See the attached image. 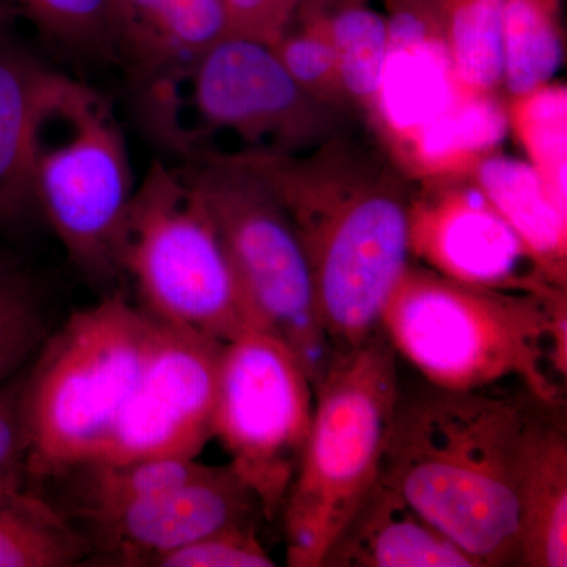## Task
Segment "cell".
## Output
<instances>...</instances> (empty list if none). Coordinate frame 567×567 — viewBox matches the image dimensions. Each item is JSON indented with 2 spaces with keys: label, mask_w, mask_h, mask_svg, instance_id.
I'll use <instances>...</instances> for the list:
<instances>
[{
  "label": "cell",
  "mask_w": 567,
  "mask_h": 567,
  "mask_svg": "<svg viewBox=\"0 0 567 567\" xmlns=\"http://www.w3.org/2000/svg\"><path fill=\"white\" fill-rule=\"evenodd\" d=\"M262 175L303 248L317 311L334 353L380 330L410 264L412 194L398 167L341 136L308 153H238Z\"/></svg>",
  "instance_id": "6da1fadb"
},
{
  "label": "cell",
  "mask_w": 567,
  "mask_h": 567,
  "mask_svg": "<svg viewBox=\"0 0 567 567\" xmlns=\"http://www.w3.org/2000/svg\"><path fill=\"white\" fill-rule=\"evenodd\" d=\"M539 401L495 386L399 398L380 477L480 567L517 566L518 483Z\"/></svg>",
  "instance_id": "7a4b0ae2"
},
{
  "label": "cell",
  "mask_w": 567,
  "mask_h": 567,
  "mask_svg": "<svg viewBox=\"0 0 567 567\" xmlns=\"http://www.w3.org/2000/svg\"><path fill=\"white\" fill-rule=\"evenodd\" d=\"M380 330L431 386L475 391L517 379L544 402H565L566 290L470 286L409 264Z\"/></svg>",
  "instance_id": "3957f363"
},
{
  "label": "cell",
  "mask_w": 567,
  "mask_h": 567,
  "mask_svg": "<svg viewBox=\"0 0 567 567\" xmlns=\"http://www.w3.org/2000/svg\"><path fill=\"white\" fill-rule=\"evenodd\" d=\"M399 398L398 353L382 330L334 353L316 383L311 427L284 502L290 567H322L379 480Z\"/></svg>",
  "instance_id": "277c9868"
},
{
  "label": "cell",
  "mask_w": 567,
  "mask_h": 567,
  "mask_svg": "<svg viewBox=\"0 0 567 567\" xmlns=\"http://www.w3.org/2000/svg\"><path fill=\"white\" fill-rule=\"evenodd\" d=\"M156 324L114 293L47 336L24 382L32 488L96 456L147 363Z\"/></svg>",
  "instance_id": "5b68a950"
},
{
  "label": "cell",
  "mask_w": 567,
  "mask_h": 567,
  "mask_svg": "<svg viewBox=\"0 0 567 567\" xmlns=\"http://www.w3.org/2000/svg\"><path fill=\"white\" fill-rule=\"evenodd\" d=\"M140 308L159 322L229 342L259 330L210 213L181 169L153 163L118 244Z\"/></svg>",
  "instance_id": "8992f818"
},
{
  "label": "cell",
  "mask_w": 567,
  "mask_h": 567,
  "mask_svg": "<svg viewBox=\"0 0 567 567\" xmlns=\"http://www.w3.org/2000/svg\"><path fill=\"white\" fill-rule=\"evenodd\" d=\"M221 235L257 328L303 365L312 388L334 357L289 213L238 153H205L181 169Z\"/></svg>",
  "instance_id": "52a82bcc"
},
{
  "label": "cell",
  "mask_w": 567,
  "mask_h": 567,
  "mask_svg": "<svg viewBox=\"0 0 567 567\" xmlns=\"http://www.w3.org/2000/svg\"><path fill=\"white\" fill-rule=\"evenodd\" d=\"M37 136L33 196L55 237L92 278L118 270V244L134 185L125 137L110 104L69 80Z\"/></svg>",
  "instance_id": "ba28073f"
},
{
  "label": "cell",
  "mask_w": 567,
  "mask_h": 567,
  "mask_svg": "<svg viewBox=\"0 0 567 567\" xmlns=\"http://www.w3.org/2000/svg\"><path fill=\"white\" fill-rule=\"evenodd\" d=\"M315 410V388L281 341L248 330L224 342L213 406V436L259 499L265 520L281 516Z\"/></svg>",
  "instance_id": "9c48e42d"
},
{
  "label": "cell",
  "mask_w": 567,
  "mask_h": 567,
  "mask_svg": "<svg viewBox=\"0 0 567 567\" xmlns=\"http://www.w3.org/2000/svg\"><path fill=\"white\" fill-rule=\"evenodd\" d=\"M185 74L200 122L237 134L249 151L300 153L341 133L344 114L306 95L270 44L230 33Z\"/></svg>",
  "instance_id": "30bf717a"
},
{
  "label": "cell",
  "mask_w": 567,
  "mask_h": 567,
  "mask_svg": "<svg viewBox=\"0 0 567 567\" xmlns=\"http://www.w3.org/2000/svg\"><path fill=\"white\" fill-rule=\"evenodd\" d=\"M156 322L147 363L92 461L196 458L213 439L224 342Z\"/></svg>",
  "instance_id": "8fae6325"
},
{
  "label": "cell",
  "mask_w": 567,
  "mask_h": 567,
  "mask_svg": "<svg viewBox=\"0 0 567 567\" xmlns=\"http://www.w3.org/2000/svg\"><path fill=\"white\" fill-rule=\"evenodd\" d=\"M410 256L429 270L503 290H566L540 274L509 224L468 178L421 183L409 207Z\"/></svg>",
  "instance_id": "7c38bea8"
},
{
  "label": "cell",
  "mask_w": 567,
  "mask_h": 567,
  "mask_svg": "<svg viewBox=\"0 0 567 567\" xmlns=\"http://www.w3.org/2000/svg\"><path fill=\"white\" fill-rule=\"evenodd\" d=\"M257 517H264L259 499L233 466L207 465L181 486L78 533L87 543V561L153 567L169 551L219 529L256 525Z\"/></svg>",
  "instance_id": "4fadbf2b"
},
{
  "label": "cell",
  "mask_w": 567,
  "mask_h": 567,
  "mask_svg": "<svg viewBox=\"0 0 567 567\" xmlns=\"http://www.w3.org/2000/svg\"><path fill=\"white\" fill-rule=\"evenodd\" d=\"M388 52L371 122L394 166L451 110L458 84L435 0H383Z\"/></svg>",
  "instance_id": "5bb4252c"
},
{
  "label": "cell",
  "mask_w": 567,
  "mask_h": 567,
  "mask_svg": "<svg viewBox=\"0 0 567 567\" xmlns=\"http://www.w3.org/2000/svg\"><path fill=\"white\" fill-rule=\"evenodd\" d=\"M69 78L22 48L0 25V229L35 210L33 159L37 136Z\"/></svg>",
  "instance_id": "9a60e30c"
},
{
  "label": "cell",
  "mask_w": 567,
  "mask_h": 567,
  "mask_svg": "<svg viewBox=\"0 0 567 567\" xmlns=\"http://www.w3.org/2000/svg\"><path fill=\"white\" fill-rule=\"evenodd\" d=\"M322 567H480L382 477L324 555Z\"/></svg>",
  "instance_id": "2e32d148"
},
{
  "label": "cell",
  "mask_w": 567,
  "mask_h": 567,
  "mask_svg": "<svg viewBox=\"0 0 567 567\" xmlns=\"http://www.w3.org/2000/svg\"><path fill=\"white\" fill-rule=\"evenodd\" d=\"M567 566V427L565 402H537L518 483V561Z\"/></svg>",
  "instance_id": "e0dca14e"
},
{
  "label": "cell",
  "mask_w": 567,
  "mask_h": 567,
  "mask_svg": "<svg viewBox=\"0 0 567 567\" xmlns=\"http://www.w3.org/2000/svg\"><path fill=\"white\" fill-rule=\"evenodd\" d=\"M112 48L142 69L188 66L230 35L223 0H110Z\"/></svg>",
  "instance_id": "ac0fdd59"
},
{
  "label": "cell",
  "mask_w": 567,
  "mask_h": 567,
  "mask_svg": "<svg viewBox=\"0 0 567 567\" xmlns=\"http://www.w3.org/2000/svg\"><path fill=\"white\" fill-rule=\"evenodd\" d=\"M466 178L518 235L540 274L567 289V212L555 204L529 163L495 151Z\"/></svg>",
  "instance_id": "d6986e66"
},
{
  "label": "cell",
  "mask_w": 567,
  "mask_h": 567,
  "mask_svg": "<svg viewBox=\"0 0 567 567\" xmlns=\"http://www.w3.org/2000/svg\"><path fill=\"white\" fill-rule=\"evenodd\" d=\"M205 466L196 458L89 461L70 466L44 484L59 486L58 498L48 499L80 532L181 486Z\"/></svg>",
  "instance_id": "ffe728a7"
},
{
  "label": "cell",
  "mask_w": 567,
  "mask_h": 567,
  "mask_svg": "<svg viewBox=\"0 0 567 567\" xmlns=\"http://www.w3.org/2000/svg\"><path fill=\"white\" fill-rule=\"evenodd\" d=\"M87 557L84 537L37 488L0 495V567H70Z\"/></svg>",
  "instance_id": "44dd1931"
},
{
  "label": "cell",
  "mask_w": 567,
  "mask_h": 567,
  "mask_svg": "<svg viewBox=\"0 0 567 567\" xmlns=\"http://www.w3.org/2000/svg\"><path fill=\"white\" fill-rule=\"evenodd\" d=\"M557 0H506L502 28V84L511 96L551 82L565 58Z\"/></svg>",
  "instance_id": "7402d4cb"
},
{
  "label": "cell",
  "mask_w": 567,
  "mask_h": 567,
  "mask_svg": "<svg viewBox=\"0 0 567 567\" xmlns=\"http://www.w3.org/2000/svg\"><path fill=\"white\" fill-rule=\"evenodd\" d=\"M320 6L327 18L350 110L371 117L386 61L385 14L371 9L368 2L357 0Z\"/></svg>",
  "instance_id": "603a6c76"
},
{
  "label": "cell",
  "mask_w": 567,
  "mask_h": 567,
  "mask_svg": "<svg viewBox=\"0 0 567 567\" xmlns=\"http://www.w3.org/2000/svg\"><path fill=\"white\" fill-rule=\"evenodd\" d=\"M507 128L527 155V162L547 193L567 212V89L548 84L506 104Z\"/></svg>",
  "instance_id": "cb8c5ba5"
},
{
  "label": "cell",
  "mask_w": 567,
  "mask_h": 567,
  "mask_svg": "<svg viewBox=\"0 0 567 567\" xmlns=\"http://www.w3.org/2000/svg\"><path fill=\"white\" fill-rule=\"evenodd\" d=\"M506 0H435L458 84L495 93L502 84V28Z\"/></svg>",
  "instance_id": "d4e9b609"
},
{
  "label": "cell",
  "mask_w": 567,
  "mask_h": 567,
  "mask_svg": "<svg viewBox=\"0 0 567 567\" xmlns=\"http://www.w3.org/2000/svg\"><path fill=\"white\" fill-rule=\"evenodd\" d=\"M271 50L306 95L342 114L350 110L320 3L303 0L292 25Z\"/></svg>",
  "instance_id": "484cf974"
},
{
  "label": "cell",
  "mask_w": 567,
  "mask_h": 567,
  "mask_svg": "<svg viewBox=\"0 0 567 567\" xmlns=\"http://www.w3.org/2000/svg\"><path fill=\"white\" fill-rule=\"evenodd\" d=\"M17 21L70 50H112L110 0H0V25Z\"/></svg>",
  "instance_id": "4316f807"
},
{
  "label": "cell",
  "mask_w": 567,
  "mask_h": 567,
  "mask_svg": "<svg viewBox=\"0 0 567 567\" xmlns=\"http://www.w3.org/2000/svg\"><path fill=\"white\" fill-rule=\"evenodd\" d=\"M50 334L35 284L13 264L0 260V380L21 371Z\"/></svg>",
  "instance_id": "83f0119b"
},
{
  "label": "cell",
  "mask_w": 567,
  "mask_h": 567,
  "mask_svg": "<svg viewBox=\"0 0 567 567\" xmlns=\"http://www.w3.org/2000/svg\"><path fill=\"white\" fill-rule=\"evenodd\" d=\"M256 525L219 529L156 559L153 567H274Z\"/></svg>",
  "instance_id": "f1b7e54d"
},
{
  "label": "cell",
  "mask_w": 567,
  "mask_h": 567,
  "mask_svg": "<svg viewBox=\"0 0 567 567\" xmlns=\"http://www.w3.org/2000/svg\"><path fill=\"white\" fill-rule=\"evenodd\" d=\"M28 364L9 379L0 380V495L31 488L28 476L29 436L24 415Z\"/></svg>",
  "instance_id": "f546056e"
},
{
  "label": "cell",
  "mask_w": 567,
  "mask_h": 567,
  "mask_svg": "<svg viewBox=\"0 0 567 567\" xmlns=\"http://www.w3.org/2000/svg\"><path fill=\"white\" fill-rule=\"evenodd\" d=\"M223 3L234 35L271 47L292 25L301 0H223Z\"/></svg>",
  "instance_id": "4dcf8cb0"
},
{
  "label": "cell",
  "mask_w": 567,
  "mask_h": 567,
  "mask_svg": "<svg viewBox=\"0 0 567 567\" xmlns=\"http://www.w3.org/2000/svg\"><path fill=\"white\" fill-rule=\"evenodd\" d=\"M301 2H303V0H301ZM308 2L333 3V2H346V0H308ZM357 2H369V0H357Z\"/></svg>",
  "instance_id": "1f68e13d"
},
{
  "label": "cell",
  "mask_w": 567,
  "mask_h": 567,
  "mask_svg": "<svg viewBox=\"0 0 567 567\" xmlns=\"http://www.w3.org/2000/svg\"><path fill=\"white\" fill-rule=\"evenodd\" d=\"M557 2H563V0H557Z\"/></svg>",
  "instance_id": "d6a6232c"
}]
</instances>
